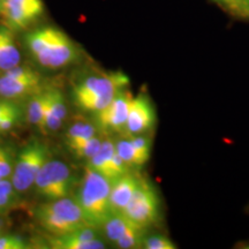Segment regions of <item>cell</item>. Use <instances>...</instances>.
Returning a JSON list of instances; mask_svg holds the SVG:
<instances>
[{
  "mask_svg": "<svg viewBox=\"0 0 249 249\" xmlns=\"http://www.w3.org/2000/svg\"><path fill=\"white\" fill-rule=\"evenodd\" d=\"M26 43L34 59L49 70L66 67L79 57L75 43L54 27H42L30 31L26 36Z\"/></svg>",
  "mask_w": 249,
  "mask_h": 249,
  "instance_id": "6da1fadb",
  "label": "cell"
},
{
  "mask_svg": "<svg viewBox=\"0 0 249 249\" xmlns=\"http://www.w3.org/2000/svg\"><path fill=\"white\" fill-rule=\"evenodd\" d=\"M111 182L104 176L86 167L75 200L89 225L102 229L111 216Z\"/></svg>",
  "mask_w": 249,
  "mask_h": 249,
  "instance_id": "7a4b0ae2",
  "label": "cell"
},
{
  "mask_svg": "<svg viewBox=\"0 0 249 249\" xmlns=\"http://www.w3.org/2000/svg\"><path fill=\"white\" fill-rule=\"evenodd\" d=\"M128 83V76L121 71L90 75L73 88L74 102L82 110L96 113L107 107Z\"/></svg>",
  "mask_w": 249,
  "mask_h": 249,
  "instance_id": "3957f363",
  "label": "cell"
},
{
  "mask_svg": "<svg viewBox=\"0 0 249 249\" xmlns=\"http://www.w3.org/2000/svg\"><path fill=\"white\" fill-rule=\"evenodd\" d=\"M39 225L51 235H64L89 225L75 197L59 198L40 204L36 210Z\"/></svg>",
  "mask_w": 249,
  "mask_h": 249,
  "instance_id": "277c9868",
  "label": "cell"
},
{
  "mask_svg": "<svg viewBox=\"0 0 249 249\" xmlns=\"http://www.w3.org/2000/svg\"><path fill=\"white\" fill-rule=\"evenodd\" d=\"M50 160V150L45 143L33 140L28 143L15 160L11 181L18 193L27 192L35 182L38 172Z\"/></svg>",
  "mask_w": 249,
  "mask_h": 249,
  "instance_id": "5b68a950",
  "label": "cell"
},
{
  "mask_svg": "<svg viewBox=\"0 0 249 249\" xmlns=\"http://www.w3.org/2000/svg\"><path fill=\"white\" fill-rule=\"evenodd\" d=\"M123 214L130 222L145 230L160 220V198L150 182L140 178L139 185Z\"/></svg>",
  "mask_w": 249,
  "mask_h": 249,
  "instance_id": "8992f818",
  "label": "cell"
},
{
  "mask_svg": "<svg viewBox=\"0 0 249 249\" xmlns=\"http://www.w3.org/2000/svg\"><path fill=\"white\" fill-rule=\"evenodd\" d=\"M36 191L46 201L68 197L73 188L71 171L64 161L49 160L37 174Z\"/></svg>",
  "mask_w": 249,
  "mask_h": 249,
  "instance_id": "52a82bcc",
  "label": "cell"
},
{
  "mask_svg": "<svg viewBox=\"0 0 249 249\" xmlns=\"http://www.w3.org/2000/svg\"><path fill=\"white\" fill-rule=\"evenodd\" d=\"M6 27L22 30L44 13L43 0H4L0 7Z\"/></svg>",
  "mask_w": 249,
  "mask_h": 249,
  "instance_id": "ba28073f",
  "label": "cell"
},
{
  "mask_svg": "<svg viewBox=\"0 0 249 249\" xmlns=\"http://www.w3.org/2000/svg\"><path fill=\"white\" fill-rule=\"evenodd\" d=\"M132 97L126 89L120 90L107 107L96 112L95 120L98 128L105 133H124Z\"/></svg>",
  "mask_w": 249,
  "mask_h": 249,
  "instance_id": "9c48e42d",
  "label": "cell"
},
{
  "mask_svg": "<svg viewBox=\"0 0 249 249\" xmlns=\"http://www.w3.org/2000/svg\"><path fill=\"white\" fill-rule=\"evenodd\" d=\"M156 110L149 96L144 93L132 97L124 134L127 136L147 134L156 124Z\"/></svg>",
  "mask_w": 249,
  "mask_h": 249,
  "instance_id": "30bf717a",
  "label": "cell"
},
{
  "mask_svg": "<svg viewBox=\"0 0 249 249\" xmlns=\"http://www.w3.org/2000/svg\"><path fill=\"white\" fill-rule=\"evenodd\" d=\"M50 247L54 249H103L105 242L99 238L97 227L85 226L64 235H51Z\"/></svg>",
  "mask_w": 249,
  "mask_h": 249,
  "instance_id": "8fae6325",
  "label": "cell"
},
{
  "mask_svg": "<svg viewBox=\"0 0 249 249\" xmlns=\"http://www.w3.org/2000/svg\"><path fill=\"white\" fill-rule=\"evenodd\" d=\"M140 178L130 172L111 183L110 202L113 213H123L139 185Z\"/></svg>",
  "mask_w": 249,
  "mask_h": 249,
  "instance_id": "7c38bea8",
  "label": "cell"
},
{
  "mask_svg": "<svg viewBox=\"0 0 249 249\" xmlns=\"http://www.w3.org/2000/svg\"><path fill=\"white\" fill-rule=\"evenodd\" d=\"M39 85V74L26 79H15V77L0 75V96L2 98L14 101L38 91Z\"/></svg>",
  "mask_w": 249,
  "mask_h": 249,
  "instance_id": "4fadbf2b",
  "label": "cell"
},
{
  "mask_svg": "<svg viewBox=\"0 0 249 249\" xmlns=\"http://www.w3.org/2000/svg\"><path fill=\"white\" fill-rule=\"evenodd\" d=\"M21 62V53L14 35L7 27H0V71H6Z\"/></svg>",
  "mask_w": 249,
  "mask_h": 249,
  "instance_id": "5bb4252c",
  "label": "cell"
},
{
  "mask_svg": "<svg viewBox=\"0 0 249 249\" xmlns=\"http://www.w3.org/2000/svg\"><path fill=\"white\" fill-rule=\"evenodd\" d=\"M96 133H97V130H96L95 124L90 123V121H75V123L68 128L66 133V142L70 150H74V149L79 147L80 144H82V143L87 141V140L95 136Z\"/></svg>",
  "mask_w": 249,
  "mask_h": 249,
  "instance_id": "9a60e30c",
  "label": "cell"
},
{
  "mask_svg": "<svg viewBox=\"0 0 249 249\" xmlns=\"http://www.w3.org/2000/svg\"><path fill=\"white\" fill-rule=\"evenodd\" d=\"M114 152H116V144H114V142L110 139L103 140L99 150L88 160L87 167L104 176L105 171L107 169V165L110 163L111 158L113 157Z\"/></svg>",
  "mask_w": 249,
  "mask_h": 249,
  "instance_id": "2e32d148",
  "label": "cell"
},
{
  "mask_svg": "<svg viewBox=\"0 0 249 249\" xmlns=\"http://www.w3.org/2000/svg\"><path fill=\"white\" fill-rule=\"evenodd\" d=\"M132 224L133 222H130L123 213H112L107 222L103 224L102 229L105 238L114 245Z\"/></svg>",
  "mask_w": 249,
  "mask_h": 249,
  "instance_id": "e0dca14e",
  "label": "cell"
},
{
  "mask_svg": "<svg viewBox=\"0 0 249 249\" xmlns=\"http://www.w3.org/2000/svg\"><path fill=\"white\" fill-rule=\"evenodd\" d=\"M116 144V151L117 154L123 158L124 163L128 165L129 169H138V167L143 166L147 164V161L143 160V157L140 155L138 149L134 147V144L130 141L129 138L121 139L114 142Z\"/></svg>",
  "mask_w": 249,
  "mask_h": 249,
  "instance_id": "ac0fdd59",
  "label": "cell"
},
{
  "mask_svg": "<svg viewBox=\"0 0 249 249\" xmlns=\"http://www.w3.org/2000/svg\"><path fill=\"white\" fill-rule=\"evenodd\" d=\"M48 103V90L46 91H36L28 104V120L31 124L39 129Z\"/></svg>",
  "mask_w": 249,
  "mask_h": 249,
  "instance_id": "d6986e66",
  "label": "cell"
},
{
  "mask_svg": "<svg viewBox=\"0 0 249 249\" xmlns=\"http://www.w3.org/2000/svg\"><path fill=\"white\" fill-rule=\"evenodd\" d=\"M144 236L145 229H142V227H140L139 225L133 223L114 245L121 249L141 248Z\"/></svg>",
  "mask_w": 249,
  "mask_h": 249,
  "instance_id": "ffe728a7",
  "label": "cell"
},
{
  "mask_svg": "<svg viewBox=\"0 0 249 249\" xmlns=\"http://www.w3.org/2000/svg\"><path fill=\"white\" fill-rule=\"evenodd\" d=\"M17 191L11 180H0V214L7 213L17 200Z\"/></svg>",
  "mask_w": 249,
  "mask_h": 249,
  "instance_id": "44dd1931",
  "label": "cell"
},
{
  "mask_svg": "<svg viewBox=\"0 0 249 249\" xmlns=\"http://www.w3.org/2000/svg\"><path fill=\"white\" fill-rule=\"evenodd\" d=\"M102 142L103 140L99 139L97 135H95L92 136L91 139L83 142L82 144H80L79 147L74 149V150H71V154L75 155L77 158H83V160H88L89 158H91L92 156L99 150Z\"/></svg>",
  "mask_w": 249,
  "mask_h": 249,
  "instance_id": "7402d4cb",
  "label": "cell"
},
{
  "mask_svg": "<svg viewBox=\"0 0 249 249\" xmlns=\"http://www.w3.org/2000/svg\"><path fill=\"white\" fill-rule=\"evenodd\" d=\"M49 91V103L50 107L59 119L64 121L67 116V107L65 103L64 96L58 89H50Z\"/></svg>",
  "mask_w": 249,
  "mask_h": 249,
  "instance_id": "603a6c76",
  "label": "cell"
},
{
  "mask_svg": "<svg viewBox=\"0 0 249 249\" xmlns=\"http://www.w3.org/2000/svg\"><path fill=\"white\" fill-rule=\"evenodd\" d=\"M141 248L145 249H176L177 245L167 235L154 234L144 236Z\"/></svg>",
  "mask_w": 249,
  "mask_h": 249,
  "instance_id": "cb8c5ba5",
  "label": "cell"
},
{
  "mask_svg": "<svg viewBox=\"0 0 249 249\" xmlns=\"http://www.w3.org/2000/svg\"><path fill=\"white\" fill-rule=\"evenodd\" d=\"M14 164L15 160L12 151L7 147L0 145V180L12 177Z\"/></svg>",
  "mask_w": 249,
  "mask_h": 249,
  "instance_id": "d4e9b609",
  "label": "cell"
},
{
  "mask_svg": "<svg viewBox=\"0 0 249 249\" xmlns=\"http://www.w3.org/2000/svg\"><path fill=\"white\" fill-rule=\"evenodd\" d=\"M29 248L21 236L15 234L0 235V249H26Z\"/></svg>",
  "mask_w": 249,
  "mask_h": 249,
  "instance_id": "484cf974",
  "label": "cell"
},
{
  "mask_svg": "<svg viewBox=\"0 0 249 249\" xmlns=\"http://www.w3.org/2000/svg\"><path fill=\"white\" fill-rule=\"evenodd\" d=\"M18 107H20V105H18L15 101L6 98L0 99V124H1V121L5 119L6 116H8L11 112L17 110Z\"/></svg>",
  "mask_w": 249,
  "mask_h": 249,
  "instance_id": "4316f807",
  "label": "cell"
},
{
  "mask_svg": "<svg viewBox=\"0 0 249 249\" xmlns=\"http://www.w3.org/2000/svg\"><path fill=\"white\" fill-rule=\"evenodd\" d=\"M235 11H238L239 13L244 15L246 18H249V0H244L239 4Z\"/></svg>",
  "mask_w": 249,
  "mask_h": 249,
  "instance_id": "83f0119b",
  "label": "cell"
},
{
  "mask_svg": "<svg viewBox=\"0 0 249 249\" xmlns=\"http://www.w3.org/2000/svg\"><path fill=\"white\" fill-rule=\"evenodd\" d=\"M214 1L220 2V4L225 6H229V7H231L232 9H235L236 6L239 4V0H214Z\"/></svg>",
  "mask_w": 249,
  "mask_h": 249,
  "instance_id": "f1b7e54d",
  "label": "cell"
},
{
  "mask_svg": "<svg viewBox=\"0 0 249 249\" xmlns=\"http://www.w3.org/2000/svg\"><path fill=\"white\" fill-rule=\"evenodd\" d=\"M2 1H4V0H0V7H1V4H2Z\"/></svg>",
  "mask_w": 249,
  "mask_h": 249,
  "instance_id": "f546056e",
  "label": "cell"
},
{
  "mask_svg": "<svg viewBox=\"0 0 249 249\" xmlns=\"http://www.w3.org/2000/svg\"><path fill=\"white\" fill-rule=\"evenodd\" d=\"M241 1H244V0H239V4H240ZM239 4H238V6H239ZM238 6H236V7H238ZM235 9H236V8H235Z\"/></svg>",
  "mask_w": 249,
  "mask_h": 249,
  "instance_id": "4dcf8cb0",
  "label": "cell"
},
{
  "mask_svg": "<svg viewBox=\"0 0 249 249\" xmlns=\"http://www.w3.org/2000/svg\"><path fill=\"white\" fill-rule=\"evenodd\" d=\"M0 230H1V225H0ZM0 235H1V232H0Z\"/></svg>",
  "mask_w": 249,
  "mask_h": 249,
  "instance_id": "1f68e13d",
  "label": "cell"
}]
</instances>
